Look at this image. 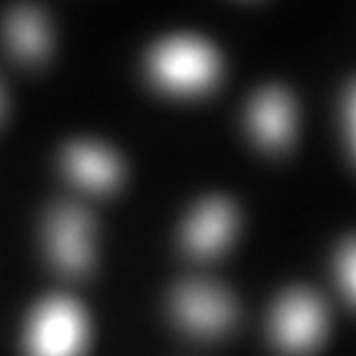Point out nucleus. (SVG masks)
<instances>
[{"label": "nucleus", "instance_id": "f03ea898", "mask_svg": "<svg viewBox=\"0 0 356 356\" xmlns=\"http://www.w3.org/2000/svg\"><path fill=\"white\" fill-rule=\"evenodd\" d=\"M159 83L172 91L192 93L208 88L218 76L214 50L198 40L175 38L161 44L151 60Z\"/></svg>", "mask_w": 356, "mask_h": 356}, {"label": "nucleus", "instance_id": "9b49d317", "mask_svg": "<svg viewBox=\"0 0 356 356\" xmlns=\"http://www.w3.org/2000/svg\"><path fill=\"white\" fill-rule=\"evenodd\" d=\"M346 123H348V133H350V140H353L356 153V83L353 86L348 99H346Z\"/></svg>", "mask_w": 356, "mask_h": 356}, {"label": "nucleus", "instance_id": "423d86ee", "mask_svg": "<svg viewBox=\"0 0 356 356\" xmlns=\"http://www.w3.org/2000/svg\"><path fill=\"white\" fill-rule=\"evenodd\" d=\"M250 125L255 139L267 149H283L293 137L295 115L289 95L281 89H266L252 103Z\"/></svg>", "mask_w": 356, "mask_h": 356}, {"label": "nucleus", "instance_id": "39448f33", "mask_svg": "<svg viewBox=\"0 0 356 356\" xmlns=\"http://www.w3.org/2000/svg\"><path fill=\"white\" fill-rule=\"evenodd\" d=\"M48 245L65 273L86 271L91 259V226L86 212L77 206H60L48 224Z\"/></svg>", "mask_w": 356, "mask_h": 356}, {"label": "nucleus", "instance_id": "f8f14e48", "mask_svg": "<svg viewBox=\"0 0 356 356\" xmlns=\"http://www.w3.org/2000/svg\"><path fill=\"white\" fill-rule=\"evenodd\" d=\"M0 107H2V95H0Z\"/></svg>", "mask_w": 356, "mask_h": 356}, {"label": "nucleus", "instance_id": "7ed1b4c3", "mask_svg": "<svg viewBox=\"0 0 356 356\" xmlns=\"http://www.w3.org/2000/svg\"><path fill=\"white\" fill-rule=\"evenodd\" d=\"M327 331V313L313 293L293 291L273 313V337L287 355L303 356L317 348Z\"/></svg>", "mask_w": 356, "mask_h": 356}, {"label": "nucleus", "instance_id": "9d476101", "mask_svg": "<svg viewBox=\"0 0 356 356\" xmlns=\"http://www.w3.org/2000/svg\"><path fill=\"white\" fill-rule=\"evenodd\" d=\"M339 277L346 295L356 303V240L344 245L339 257Z\"/></svg>", "mask_w": 356, "mask_h": 356}, {"label": "nucleus", "instance_id": "20e7f679", "mask_svg": "<svg viewBox=\"0 0 356 356\" xmlns=\"http://www.w3.org/2000/svg\"><path fill=\"white\" fill-rule=\"evenodd\" d=\"M175 315L194 334L216 337L232 325L234 303L214 285L186 283L175 295Z\"/></svg>", "mask_w": 356, "mask_h": 356}, {"label": "nucleus", "instance_id": "0eeeda50", "mask_svg": "<svg viewBox=\"0 0 356 356\" xmlns=\"http://www.w3.org/2000/svg\"><path fill=\"white\" fill-rule=\"evenodd\" d=\"M236 226L234 208L226 200L202 204L186 228V245L198 257H212L229 242Z\"/></svg>", "mask_w": 356, "mask_h": 356}, {"label": "nucleus", "instance_id": "1a4fd4ad", "mask_svg": "<svg viewBox=\"0 0 356 356\" xmlns=\"http://www.w3.org/2000/svg\"><path fill=\"white\" fill-rule=\"evenodd\" d=\"M6 34L13 50L26 62L42 60L50 46L48 28L44 24L42 16L30 8H20L10 16Z\"/></svg>", "mask_w": 356, "mask_h": 356}, {"label": "nucleus", "instance_id": "6e6552de", "mask_svg": "<svg viewBox=\"0 0 356 356\" xmlns=\"http://www.w3.org/2000/svg\"><path fill=\"white\" fill-rule=\"evenodd\" d=\"M65 168L76 182L95 192L111 191L121 177L113 154L89 143L76 145L65 153Z\"/></svg>", "mask_w": 356, "mask_h": 356}, {"label": "nucleus", "instance_id": "f257e3e1", "mask_svg": "<svg viewBox=\"0 0 356 356\" xmlns=\"http://www.w3.org/2000/svg\"><path fill=\"white\" fill-rule=\"evenodd\" d=\"M88 321L70 299H50L36 311L28 332L30 356H81Z\"/></svg>", "mask_w": 356, "mask_h": 356}]
</instances>
